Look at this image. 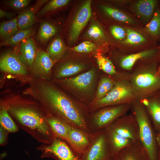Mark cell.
I'll list each match as a JSON object with an SVG mask.
<instances>
[{
	"label": "cell",
	"instance_id": "cell-1",
	"mask_svg": "<svg viewBox=\"0 0 160 160\" xmlns=\"http://www.w3.org/2000/svg\"><path fill=\"white\" fill-rule=\"evenodd\" d=\"M22 92L36 100L47 114L60 118L92 135L89 128L90 112L88 106L66 94L52 81L33 78Z\"/></svg>",
	"mask_w": 160,
	"mask_h": 160
},
{
	"label": "cell",
	"instance_id": "cell-2",
	"mask_svg": "<svg viewBox=\"0 0 160 160\" xmlns=\"http://www.w3.org/2000/svg\"><path fill=\"white\" fill-rule=\"evenodd\" d=\"M1 101L8 112L28 130L49 138L52 142L55 138L47 115L39 108V104L13 95L6 97Z\"/></svg>",
	"mask_w": 160,
	"mask_h": 160
},
{
	"label": "cell",
	"instance_id": "cell-3",
	"mask_svg": "<svg viewBox=\"0 0 160 160\" xmlns=\"http://www.w3.org/2000/svg\"><path fill=\"white\" fill-rule=\"evenodd\" d=\"M160 60L147 59L139 61L128 73L129 79L134 94L141 100L160 89L158 72Z\"/></svg>",
	"mask_w": 160,
	"mask_h": 160
},
{
	"label": "cell",
	"instance_id": "cell-4",
	"mask_svg": "<svg viewBox=\"0 0 160 160\" xmlns=\"http://www.w3.org/2000/svg\"><path fill=\"white\" fill-rule=\"evenodd\" d=\"M104 131L113 157L123 148L140 140L139 125L132 113L118 118Z\"/></svg>",
	"mask_w": 160,
	"mask_h": 160
},
{
	"label": "cell",
	"instance_id": "cell-5",
	"mask_svg": "<svg viewBox=\"0 0 160 160\" xmlns=\"http://www.w3.org/2000/svg\"><path fill=\"white\" fill-rule=\"evenodd\" d=\"M99 72L95 67L76 76L52 81L88 106L95 101Z\"/></svg>",
	"mask_w": 160,
	"mask_h": 160
},
{
	"label": "cell",
	"instance_id": "cell-6",
	"mask_svg": "<svg viewBox=\"0 0 160 160\" xmlns=\"http://www.w3.org/2000/svg\"><path fill=\"white\" fill-rule=\"evenodd\" d=\"M130 109L138 122L140 140L147 153L149 160H159L157 133L145 107L140 100L136 99L131 103Z\"/></svg>",
	"mask_w": 160,
	"mask_h": 160
},
{
	"label": "cell",
	"instance_id": "cell-7",
	"mask_svg": "<svg viewBox=\"0 0 160 160\" xmlns=\"http://www.w3.org/2000/svg\"><path fill=\"white\" fill-rule=\"evenodd\" d=\"M115 84L111 90L102 99L94 101L88 106L90 112L109 106L131 103L136 99L129 79V73L120 72L115 76Z\"/></svg>",
	"mask_w": 160,
	"mask_h": 160
},
{
	"label": "cell",
	"instance_id": "cell-8",
	"mask_svg": "<svg viewBox=\"0 0 160 160\" xmlns=\"http://www.w3.org/2000/svg\"><path fill=\"white\" fill-rule=\"evenodd\" d=\"M125 27L126 37L123 41L117 43L119 53L131 54L157 46V42L150 37L143 28L127 25H125Z\"/></svg>",
	"mask_w": 160,
	"mask_h": 160
},
{
	"label": "cell",
	"instance_id": "cell-9",
	"mask_svg": "<svg viewBox=\"0 0 160 160\" xmlns=\"http://www.w3.org/2000/svg\"><path fill=\"white\" fill-rule=\"evenodd\" d=\"M131 104L107 106L90 112L89 117L90 131L93 134L103 130L131 109Z\"/></svg>",
	"mask_w": 160,
	"mask_h": 160
},
{
	"label": "cell",
	"instance_id": "cell-10",
	"mask_svg": "<svg viewBox=\"0 0 160 160\" xmlns=\"http://www.w3.org/2000/svg\"><path fill=\"white\" fill-rule=\"evenodd\" d=\"M92 134L90 144L82 154L81 160H112L104 129Z\"/></svg>",
	"mask_w": 160,
	"mask_h": 160
},
{
	"label": "cell",
	"instance_id": "cell-11",
	"mask_svg": "<svg viewBox=\"0 0 160 160\" xmlns=\"http://www.w3.org/2000/svg\"><path fill=\"white\" fill-rule=\"evenodd\" d=\"M119 54L117 60L121 70L120 72L129 73L140 61L147 59L160 60V47L156 46L129 54Z\"/></svg>",
	"mask_w": 160,
	"mask_h": 160
},
{
	"label": "cell",
	"instance_id": "cell-12",
	"mask_svg": "<svg viewBox=\"0 0 160 160\" xmlns=\"http://www.w3.org/2000/svg\"><path fill=\"white\" fill-rule=\"evenodd\" d=\"M157 0H132L125 8L132 14L144 27L150 21L159 5Z\"/></svg>",
	"mask_w": 160,
	"mask_h": 160
},
{
	"label": "cell",
	"instance_id": "cell-13",
	"mask_svg": "<svg viewBox=\"0 0 160 160\" xmlns=\"http://www.w3.org/2000/svg\"><path fill=\"white\" fill-rule=\"evenodd\" d=\"M81 156L68 143L59 138H55L50 145L46 147L44 154V157L51 156L56 160H81Z\"/></svg>",
	"mask_w": 160,
	"mask_h": 160
},
{
	"label": "cell",
	"instance_id": "cell-14",
	"mask_svg": "<svg viewBox=\"0 0 160 160\" xmlns=\"http://www.w3.org/2000/svg\"><path fill=\"white\" fill-rule=\"evenodd\" d=\"M54 64L46 52L39 49L30 71L33 78L49 80L51 77L52 69Z\"/></svg>",
	"mask_w": 160,
	"mask_h": 160
},
{
	"label": "cell",
	"instance_id": "cell-15",
	"mask_svg": "<svg viewBox=\"0 0 160 160\" xmlns=\"http://www.w3.org/2000/svg\"><path fill=\"white\" fill-rule=\"evenodd\" d=\"M0 68L3 72L17 75H26L29 72L28 69L18 54L11 51L6 52L1 56Z\"/></svg>",
	"mask_w": 160,
	"mask_h": 160
},
{
	"label": "cell",
	"instance_id": "cell-16",
	"mask_svg": "<svg viewBox=\"0 0 160 160\" xmlns=\"http://www.w3.org/2000/svg\"><path fill=\"white\" fill-rule=\"evenodd\" d=\"M91 1L87 0L81 5L71 25L69 33L70 41H75L89 20L92 14Z\"/></svg>",
	"mask_w": 160,
	"mask_h": 160
},
{
	"label": "cell",
	"instance_id": "cell-17",
	"mask_svg": "<svg viewBox=\"0 0 160 160\" xmlns=\"http://www.w3.org/2000/svg\"><path fill=\"white\" fill-rule=\"evenodd\" d=\"M101 8L104 13L120 24L138 28L144 26L131 13L124 9H118L106 5H102Z\"/></svg>",
	"mask_w": 160,
	"mask_h": 160
},
{
	"label": "cell",
	"instance_id": "cell-18",
	"mask_svg": "<svg viewBox=\"0 0 160 160\" xmlns=\"http://www.w3.org/2000/svg\"><path fill=\"white\" fill-rule=\"evenodd\" d=\"M145 107L157 133L160 132V89L140 100Z\"/></svg>",
	"mask_w": 160,
	"mask_h": 160
},
{
	"label": "cell",
	"instance_id": "cell-19",
	"mask_svg": "<svg viewBox=\"0 0 160 160\" xmlns=\"http://www.w3.org/2000/svg\"><path fill=\"white\" fill-rule=\"evenodd\" d=\"M92 135H89L73 126L69 132L66 141L75 152L82 155L90 144Z\"/></svg>",
	"mask_w": 160,
	"mask_h": 160
},
{
	"label": "cell",
	"instance_id": "cell-20",
	"mask_svg": "<svg viewBox=\"0 0 160 160\" xmlns=\"http://www.w3.org/2000/svg\"><path fill=\"white\" fill-rule=\"evenodd\" d=\"M112 160H149L147 153L140 140L125 147L114 155Z\"/></svg>",
	"mask_w": 160,
	"mask_h": 160
},
{
	"label": "cell",
	"instance_id": "cell-21",
	"mask_svg": "<svg viewBox=\"0 0 160 160\" xmlns=\"http://www.w3.org/2000/svg\"><path fill=\"white\" fill-rule=\"evenodd\" d=\"M87 67L85 63L80 61L64 62L60 64L55 69L54 79H59L76 76L88 71Z\"/></svg>",
	"mask_w": 160,
	"mask_h": 160
},
{
	"label": "cell",
	"instance_id": "cell-22",
	"mask_svg": "<svg viewBox=\"0 0 160 160\" xmlns=\"http://www.w3.org/2000/svg\"><path fill=\"white\" fill-rule=\"evenodd\" d=\"M37 50L35 42L32 37L25 39L21 43L18 54L29 70L32 66Z\"/></svg>",
	"mask_w": 160,
	"mask_h": 160
},
{
	"label": "cell",
	"instance_id": "cell-23",
	"mask_svg": "<svg viewBox=\"0 0 160 160\" xmlns=\"http://www.w3.org/2000/svg\"><path fill=\"white\" fill-rule=\"evenodd\" d=\"M47 119L55 138L66 141L73 126L60 118L49 115L47 114Z\"/></svg>",
	"mask_w": 160,
	"mask_h": 160
},
{
	"label": "cell",
	"instance_id": "cell-24",
	"mask_svg": "<svg viewBox=\"0 0 160 160\" xmlns=\"http://www.w3.org/2000/svg\"><path fill=\"white\" fill-rule=\"evenodd\" d=\"M145 32L154 41L160 42V6L155 10L150 21L143 28Z\"/></svg>",
	"mask_w": 160,
	"mask_h": 160
},
{
	"label": "cell",
	"instance_id": "cell-25",
	"mask_svg": "<svg viewBox=\"0 0 160 160\" xmlns=\"http://www.w3.org/2000/svg\"><path fill=\"white\" fill-rule=\"evenodd\" d=\"M115 76L103 75L99 78L94 101L104 97L113 87L116 82Z\"/></svg>",
	"mask_w": 160,
	"mask_h": 160
},
{
	"label": "cell",
	"instance_id": "cell-26",
	"mask_svg": "<svg viewBox=\"0 0 160 160\" xmlns=\"http://www.w3.org/2000/svg\"><path fill=\"white\" fill-rule=\"evenodd\" d=\"M66 50L65 46L62 39L55 38L46 49V52L55 63L63 57Z\"/></svg>",
	"mask_w": 160,
	"mask_h": 160
},
{
	"label": "cell",
	"instance_id": "cell-27",
	"mask_svg": "<svg viewBox=\"0 0 160 160\" xmlns=\"http://www.w3.org/2000/svg\"><path fill=\"white\" fill-rule=\"evenodd\" d=\"M36 11L32 7L21 12L17 17V26L20 30L30 28L34 24Z\"/></svg>",
	"mask_w": 160,
	"mask_h": 160
},
{
	"label": "cell",
	"instance_id": "cell-28",
	"mask_svg": "<svg viewBox=\"0 0 160 160\" xmlns=\"http://www.w3.org/2000/svg\"><path fill=\"white\" fill-rule=\"evenodd\" d=\"M17 26V18L3 21L0 24V36L4 41L19 31Z\"/></svg>",
	"mask_w": 160,
	"mask_h": 160
},
{
	"label": "cell",
	"instance_id": "cell-29",
	"mask_svg": "<svg viewBox=\"0 0 160 160\" xmlns=\"http://www.w3.org/2000/svg\"><path fill=\"white\" fill-rule=\"evenodd\" d=\"M57 31L53 25L47 22H42L40 26L36 38L41 43H45L54 36Z\"/></svg>",
	"mask_w": 160,
	"mask_h": 160
},
{
	"label": "cell",
	"instance_id": "cell-30",
	"mask_svg": "<svg viewBox=\"0 0 160 160\" xmlns=\"http://www.w3.org/2000/svg\"><path fill=\"white\" fill-rule=\"evenodd\" d=\"M0 123L1 127L10 132H15L18 129L15 123L8 114L3 103L1 101L0 110Z\"/></svg>",
	"mask_w": 160,
	"mask_h": 160
},
{
	"label": "cell",
	"instance_id": "cell-31",
	"mask_svg": "<svg viewBox=\"0 0 160 160\" xmlns=\"http://www.w3.org/2000/svg\"><path fill=\"white\" fill-rule=\"evenodd\" d=\"M98 68L106 74L113 76H115L120 73L115 68L112 62L108 58L102 55H95Z\"/></svg>",
	"mask_w": 160,
	"mask_h": 160
},
{
	"label": "cell",
	"instance_id": "cell-32",
	"mask_svg": "<svg viewBox=\"0 0 160 160\" xmlns=\"http://www.w3.org/2000/svg\"><path fill=\"white\" fill-rule=\"evenodd\" d=\"M34 33L33 30L31 28L20 30L18 32L10 38L1 43L0 46L16 45L21 42L25 39L31 37Z\"/></svg>",
	"mask_w": 160,
	"mask_h": 160
},
{
	"label": "cell",
	"instance_id": "cell-33",
	"mask_svg": "<svg viewBox=\"0 0 160 160\" xmlns=\"http://www.w3.org/2000/svg\"><path fill=\"white\" fill-rule=\"evenodd\" d=\"M70 1L69 0H52L47 3L39 12L42 15L66 5Z\"/></svg>",
	"mask_w": 160,
	"mask_h": 160
},
{
	"label": "cell",
	"instance_id": "cell-34",
	"mask_svg": "<svg viewBox=\"0 0 160 160\" xmlns=\"http://www.w3.org/2000/svg\"><path fill=\"white\" fill-rule=\"evenodd\" d=\"M109 31L113 38L116 40L117 43L123 41L126 36L124 25H113L110 26Z\"/></svg>",
	"mask_w": 160,
	"mask_h": 160
},
{
	"label": "cell",
	"instance_id": "cell-35",
	"mask_svg": "<svg viewBox=\"0 0 160 160\" xmlns=\"http://www.w3.org/2000/svg\"><path fill=\"white\" fill-rule=\"evenodd\" d=\"M87 33L89 36L92 38L106 41L103 30L97 24H94L91 25L88 29Z\"/></svg>",
	"mask_w": 160,
	"mask_h": 160
},
{
	"label": "cell",
	"instance_id": "cell-36",
	"mask_svg": "<svg viewBox=\"0 0 160 160\" xmlns=\"http://www.w3.org/2000/svg\"><path fill=\"white\" fill-rule=\"evenodd\" d=\"M96 49L95 45L88 41H85L72 48L71 50L79 53H87L92 52Z\"/></svg>",
	"mask_w": 160,
	"mask_h": 160
},
{
	"label": "cell",
	"instance_id": "cell-37",
	"mask_svg": "<svg viewBox=\"0 0 160 160\" xmlns=\"http://www.w3.org/2000/svg\"><path fill=\"white\" fill-rule=\"evenodd\" d=\"M30 2L29 0H11L8 1V4L12 8L18 9L25 7Z\"/></svg>",
	"mask_w": 160,
	"mask_h": 160
},
{
	"label": "cell",
	"instance_id": "cell-38",
	"mask_svg": "<svg viewBox=\"0 0 160 160\" xmlns=\"http://www.w3.org/2000/svg\"><path fill=\"white\" fill-rule=\"evenodd\" d=\"M132 1V0H120L113 1L112 2L116 4L119 7L125 8Z\"/></svg>",
	"mask_w": 160,
	"mask_h": 160
},
{
	"label": "cell",
	"instance_id": "cell-39",
	"mask_svg": "<svg viewBox=\"0 0 160 160\" xmlns=\"http://www.w3.org/2000/svg\"><path fill=\"white\" fill-rule=\"evenodd\" d=\"M6 132L1 127L0 128V144L2 145L4 143L6 140Z\"/></svg>",
	"mask_w": 160,
	"mask_h": 160
},
{
	"label": "cell",
	"instance_id": "cell-40",
	"mask_svg": "<svg viewBox=\"0 0 160 160\" xmlns=\"http://www.w3.org/2000/svg\"><path fill=\"white\" fill-rule=\"evenodd\" d=\"M12 14L9 13H8L4 10H3L0 9V18H2L3 17H8L10 18L12 16Z\"/></svg>",
	"mask_w": 160,
	"mask_h": 160
},
{
	"label": "cell",
	"instance_id": "cell-41",
	"mask_svg": "<svg viewBox=\"0 0 160 160\" xmlns=\"http://www.w3.org/2000/svg\"><path fill=\"white\" fill-rule=\"evenodd\" d=\"M156 140L159 146H160V132L157 133Z\"/></svg>",
	"mask_w": 160,
	"mask_h": 160
},
{
	"label": "cell",
	"instance_id": "cell-42",
	"mask_svg": "<svg viewBox=\"0 0 160 160\" xmlns=\"http://www.w3.org/2000/svg\"><path fill=\"white\" fill-rule=\"evenodd\" d=\"M159 160H160V146H159Z\"/></svg>",
	"mask_w": 160,
	"mask_h": 160
},
{
	"label": "cell",
	"instance_id": "cell-43",
	"mask_svg": "<svg viewBox=\"0 0 160 160\" xmlns=\"http://www.w3.org/2000/svg\"><path fill=\"white\" fill-rule=\"evenodd\" d=\"M158 71V73L160 75V65L159 66Z\"/></svg>",
	"mask_w": 160,
	"mask_h": 160
},
{
	"label": "cell",
	"instance_id": "cell-44",
	"mask_svg": "<svg viewBox=\"0 0 160 160\" xmlns=\"http://www.w3.org/2000/svg\"><path fill=\"white\" fill-rule=\"evenodd\" d=\"M159 5L160 6V0L159 1Z\"/></svg>",
	"mask_w": 160,
	"mask_h": 160
},
{
	"label": "cell",
	"instance_id": "cell-45",
	"mask_svg": "<svg viewBox=\"0 0 160 160\" xmlns=\"http://www.w3.org/2000/svg\"><path fill=\"white\" fill-rule=\"evenodd\" d=\"M159 47H160V44L159 45Z\"/></svg>",
	"mask_w": 160,
	"mask_h": 160
}]
</instances>
